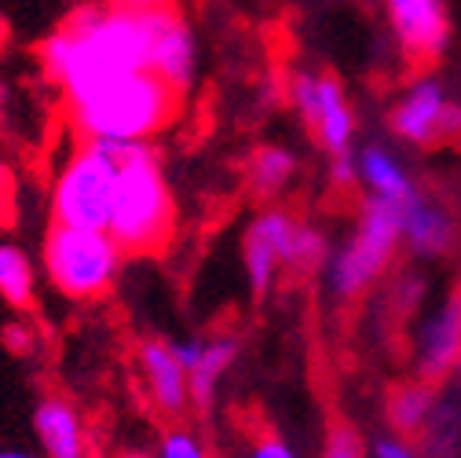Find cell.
Here are the masks:
<instances>
[{"label": "cell", "mask_w": 461, "mask_h": 458, "mask_svg": "<svg viewBox=\"0 0 461 458\" xmlns=\"http://www.w3.org/2000/svg\"><path fill=\"white\" fill-rule=\"evenodd\" d=\"M158 12H132L118 5H85L41 44V67L51 85L63 88V99H81L92 88L150 70L154 60Z\"/></svg>", "instance_id": "1"}, {"label": "cell", "mask_w": 461, "mask_h": 458, "mask_svg": "<svg viewBox=\"0 0 461 458\" xmlns=\"http://www.w3.org/2000/svg\"><path fill=\"white\" fill-rule=\"evenodd\" d=\"M184 92L154 70L122 74L81 99H70V125L81 140H150L180 118Z\"/></svg>", "instance_id": "2"}, {"label": "cell", "mask_w": 461, "mask_h": 458, "mask_svg": "<svg viewBox=\"0 0 461 458\" xmlns=\"http://www.w3.org/2000/svg\"><path fill=\"white\" fill-rule=\"evenodd\" d=\"M106 232L125 250V257L161 253L176 232V198H172V188L150 140H143L132 154L122 158Z\"/></svg>", "instance_id": "3"}, {"label": "cell", "mask_w": 461, "mask_h": 458, "mask_svg": "<svg viewBox=\"0 0 461 458\" xmlns=\"http://www.w3.org/2000/svg\"><path fill=\"white\" fill-rule=\"evenodd\" d=\"M125 264V250L110 239V232L95 227L55 224L44 232L41 268L48 282L70 301H99L118 286Z\"/></svg>", "instance_id": "4"}, {"label": "cell", "mask_w": 461, "mask_h": 458, "mask_svg": "<svg viewBox=\"0 0 461 458\" xmlns=\"http://www.w3.org/2000/svg\"><path fill=\"white\" fill-rule=\"evenodd\" d=\"M118 173H122V158H113L106 147L85 140L55 173L51 220L106 232L113 213V191H118Z\"/></svg>", "instance_id": "5"}, {"label": "cell", "mask_w": 461, "mask_h": 458, "mask_svg": "<svg viewBox=\"0 0 461 458\" xmlns=\"http://www.w3.org/2000/svg\"><path fill=\"white\" fill-rule=\"evenodd\" d=\"M402 239L399 206L384 198H366L359 224L348 239V246L337 250L330 261V290L337 301H356L381 279V271L392 264Z\"/></svg>", "instance_id": "6"}, {"label": "cell", "mask_w": 461, "mask_h": 458, "mask_svg": "<svg viewBox=\"0 0 461 458\" xmlns=\"http://www.w3.org/2000/svg\"><path fill=\"white\" fill-rule=\"evenodd\" d=\"M392 129H395V136H402L407 143H418V147L450 143L461 136V106H454L447 99L439 81L425 78L392 106Z\"/></svg>", "instance_id": "7"}, {"label": "cell", "mask_w": 461, "mask_h": 458, "mask_svg": "<svg viewBox=\"0 0 461 458\" xmlns=\"http://www.w3.org/2000/svg\"><path fill=\"white\" fill-rule=\"evenodd\" d=\"M294 227L297 220L285 209H264L242 239V261H246V275H249V290L253 298H267L271 286L290 257V243H294Z\"/></svg>", "instance_id": "8"}, {"label": "cell", "mask_w": 461, "mask_h": 458, "mask_svg": "<svg viewBox=\"0 0 461 458\" xmlns=\"http://www.w3.org/2000/svg\"><path fill=\"white\" fill-rule=\"evenodd\" d=\"M136 367L143 374V389L150 404L168 418H180L191 404V381H187V367L176 360L168 341H158V337L140 341Z\"/></svg>", "instance_id": "9"}, {"label": "cell", "mask_w": 461, "mask_h": 458, "mask_svg": "<svg viewBox=\"0 0 461 458\" xmlns=\"http://www.w3.org/2000/svg\"><path fill=\"white\" fill-rule=\"evenodd\" d=\"M384 5H388V19H392V30L402 51L418 63L436 60L450 33L443 0H384Z\"/></svg>", "instance_id": "10"}, {"label": "cell", "mask_w": 461, "mask_h": 458, "mask_svg": "<svg viewBox=\"0 0 461 458\" xmlns=\"http://www.w3.org/2000/svg\"><path fill=\"white\" fill-rule=\"evenodd\" d=\"M418 378L425 381H443L450 371L461 363V294H450L421 326L418 334Z\"/></svg>", "instance_id": "11"}, {"label": "cell", "mask_w": 461, "mask_h": 458, "mask_svg": "<svg viewBox=\"0 0 461 458\" xmlns=\"http://www.w3.org/2000/svg\"><path fill=\"white\" fill-rule=\"evenodd\" d=\"M194 67H198V48H194V33L184 23V15L176 8H158V26H154V60L150 70L168 81L172 88L187 92L194 81Z\"/></svg>", "instance_id": "12"}, {"label": "cell", "mask_w": 461, "mask_h": 458, "mask_svg": "<svg viewBox=\"0 0 461 458\" xmlns=\"http://www.w3.org/2000/svg\"><path fill=\"white\" fill-rule=\"evenodd\" d=\"M33 433L44 447V458H88L85 418L67 396H41V404L33 408Z\"/></svg>", "instance_id": "13"}, {"label": "cell", "mask_w": 461, "mask_h": 458, "mask_svg": "<svg viewBox=\"0 0 461 458\" xmlns=\"http://www.w3.org/2000/svg\"><path fill=\"white\" fill-rule=\"evenodd\" d=\"M312 133L319 136V143L330 151V158L352 154V136H356V118L348 96H344L337 78H319V110H315V125Z\"/></svg>", "instance_id": "14"}, {"label": "cell", "mask_w": 461, "mask_h": 458, "mask_svg": "<svg viewBox=\"0 0 461 458\" xmlns=\"http://www.w3.org/2000/svg\"><path fill=\"white\" fill-rule=\"evenodd\" d=\"M399 224H402V239H407V246L414 253H421V257L443 253L450 246V239H454L450 216L439 206L425 202L421 195H414L411 202L399 206Z\"/></svg>", "instance_id": "15"}, {"label": "cell", "mask_w": 461, "mask_h": 458, "mask_svg": "<svg viewBox=\"0 0 461 458\" xmlns=\"http://www.w3.org/2000/svg\"><path fill=\"white\" fill-rule=\"evenodd\" d=\"M356 177L366 184V191L374 198H384V202H411L418 191L411 184V177L402 173V165L384 151V147H366L359 158H356Z\"/></svg>", "instance_id": "16"}, {"label": "cell", "mask_w": 461, "mask_h": 458, "mask_svg": "<svg viewBox=\"0 0 461 458\" xmlns=\"http://www.w3.org/2000/svg\"><path fill=\"white\" fill-rule=\"evenodd\" d=\"M432 411H436V392H432V381L425 378L399 385L388 396V422L395 426L399 436H418L429 426Z\"/></svg>", "instance_id": "17"}, {"label": "cell", "mask_w": 461, "mask_h": 458, "mask_svg": "<svg viewBox=\"0 0 461 458\" xmlns=\"http://www.w3.org/2000/svg\"><path fill=\"white\" fill-rule=\"evenodd\" d=\"M235 356H239V341H235V337L205 341V349H202L198 363L187 371V381H191V404H198L202 411H209L212 396H216V381L227 374V367L235 363Z\"/></svg>", "instance_id": "18"}, {"label": "cell", "mask_w": 461, "mask_h": 458, "mask_svg": "<svg viewBox=\"0 0 461 458\" xmlns=\"http://www.w3.org/2000/svg\"><path fill=\"white\" fill-rule=\"evenodd\" d=\"M0 298L23 312L37 301V268L30 253L15 243H0Z\"/></svg>", "instance_id": "19"}, {"label": "cell", "mask_w": 461, "mask_h": 458, "mask_svg": "<svg viewBox=\"0 0 461 458\" xmlns=\"http://www.w3.org/2000/svg\"><path fill=\"white\" fill-rule=\"evenodd\" d=\"M297 173V158L285 147H257L249 158V188L257 198H275L290 188Z\"/></svg>", "instance_id": "20"}, {"label": "cell", "mask_w": 461, "mask_h": 458, "mask_svg": "<svg viewBox=\"0 0 461 458\" xmlns=\"http://www.w3.org/2000/svg\"><path fill=\"white\" fill-rule=\"evenodd\" d=\"M326 261V235L312 224H301L294 227V243H290V257H285V268H294L297 275L304 271H319Z\"/></svg>", "instance_id": "21"}, {"label": "cell", "mask_w": 461, "mask_h": 458, "mask_svg": "<svg viewBox=\"0 0 461 458\" xmlns=\"http://www.w3.org/2000/svg\"><path fill=\"white\" fill-rule=\"evenodd\" d=\"M322 458H366V444H363V436L348 422H333L330 436H326Z\"/></svg>", "instance_id": "22"}, {"label": "cell", "mask_w": 461, "mask_h": 458, "mask_svg": "<svg viewBox=\"0 0 461 458\" xmlns=\"http://www.w3.org/2000/svg\"><path fill=\"white\" fill-rule=\"evenodd\" d=\"M158 458H209V454L191 429H165L158 440Z\"/></svg>", "instance_id": "23"}, {"label": "cell", "mask_w": 461, "mask_h": 458, "mask_svg": "<svg viewBox=\"0 0 461 458\" xmlns=\"http://www.w3.org/2000/svg\"><path fill=\"white\" fill-rule=\"evenodd\" d=\"M290 92H294V103H297V110H301V118H304L308 129H312V125H315V110H319V78H315V74H294Z\"/></svg>", "instance_id": "24"}, {"label": "cell", "mask_w": 461, "mask_h": 458, "mask_svg": "<svg viewBox=\"0 0 461 458\" xmlns=\"http://www.w3.org/2000/svg\"><path fill=\"white\" fill-rule=\"evenodd\" d=\"M374 454H377V458H421V454L407 444V436H388V440H377V444H374Z\"/></svg>", "instance_id": "25"}, {"label": "cell", "mask_w": 461, "mask_h": 458, "mask_svg": "<svg viewBox=\"0 0 461 458\" xmlns=\"http://www.w3.org/2000/svg\"><path fill=\"white\" fill-rule=\"evenodd\" d=\"M202 349H205V341H198V337H184V341H172V353H176V360L191 371L194 363H198V356H202Z\"/></svg>", "instance_id": "26"}, {"label": "cell", "mask_w": 461, "mask_h": 458, "mask_svg": "<svg viewBox=\"0 0 461 458\" xmlns=\"http://www.w3.org/2000/svg\"><path fill=\"white\" fill-rule=\"evenodd\" d=\"M253 458H297V454H294V447L285 444V440H278V436H264V440L253 447Z\"/></svg>", "instance_id": "27"}, {"label": "cell", "mask_w": 461, "mask_h": 458, "mask_svg": "<svg viewBox=\"0 0 461 458\" xmlns=\"http://www.w3.org/2000/svg\"><path fill=\"white\" fill-rule=\"evenodd\" d=\"M118 8H132V12H158V8H172L176 0H110Z\"/></svg>", "instance_id": "28"}, {"label": "cell", "mask_w": 461, "mask_h": 458, "mask_svg": "<svg viewBox=\"0 0 461 458\" xmlns=\"http://www.w3.org/2000/svg\"><path fill=\"white\" fill-rule=\"evenodd\" d=\"M333 180H337V184H348V180H356V161H352V154H340V158H333Z\"/></svg>", "instance_id": "29"}, {"label": "cell", "mask_w": 461, "mask_h": 458, "mask_svg": "<svg viewBox=\"0 0 461 458\" xmlns=\"http://www.w3.org/2000/svg\"><path fill=\"white\" fill-rule=\"evenodd\" d=\"M8 341H12V345L15 349H30V334H26V326H8Z\"/></svg>", "instance_id": "30"}, {"label": "cell", "mask_w": 461, "mask_h": 458, "mask_svg": "<svg viewBox=\"0 0 461 458\" xmlns=\"http://www.w3.org/2000/svg\"><path fill=\"white\" fill-rule=\"evenodd\" d=\"M0 458H41V454H30V451H15V447H0Z\"/></svg>", "instance_id": "31"}, {"label": "cell", "mask_w": 461, "mask_h": 458, "mask_svg": "<svg viewBox=\"0 0 461 458\" xmlns=\"http://www.w3.org/2000/svg\"><path fill=\"white\" fill-rule=\"evenodd\" d=\"M122 458H154V454H143V451H129V454H122Z\"/></svg>", "instance_id": "32"}, {"label": "cell", "mask_w": 461, "mask_h": 458, "mask_svg": "<svg viewBox=\"0 0 461 458\" xmlns=\"http://www.w3.org/2000/svg\"><path fill=\"white\" fill-rule=\"evenodd\" d=\"M457 371H461V363H457Z\"/></svg>", "instance_id": "33"}]
</instances>
